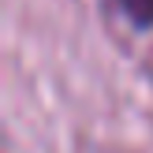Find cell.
Instances as JSON below:
<instances>
[{"label": "cell", "mask_w": 153, "mask_h": 153, "mask_svg": "<svg viewBox=\"0 0 153 153\" xmlns=\"http://www.w3.org/2000/svg\"><path fill=\"white\" fill-rule=\"evenodd\" d=\"M134 30H153V0H116Z\"/></svg>", "instance_id": "obj_1"}]
</instances>
